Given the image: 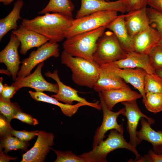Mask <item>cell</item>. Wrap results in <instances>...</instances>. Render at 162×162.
Wrapping results in <instances>:
<instances>
[{
  "mask_svg": "<svg viewBox=\"0 0 162 162\" xmlns=\"http://www.w3.org/2000/svg\"><path fill=\"white\" fill-rule=\"evenodd\" d=\"M119 148L127 149L133 153L136 157L135 162L141 157L136 148L125 140L123 133L114 129L110 130V133L105 140L93 148L91 151L84 153L80 156L85 160L86 162H106L108 154Z\"/></svg>",
  "mask_w": 162,
  "mask_h": 162,
  "instance_id": "277c9868",
  "label": "cell"
},
{
  "mask_svg": "<svg viewBox=\"0 0 162 162\" xmlns=\"http://www.w3.org/2000/svg\"><path fill=\"white\" fill-rule=\"evenodd\" d=\"M133 38L134 51L147 54L158 44L161 38L158 31L151 26Z\"/></svg>",
  "mask_w": 162,
  "mask_h": 162,
  "instance_id": "e0dca14e",
  "label": "cell"
},
{
  "mask_svg": "<svg viewBox=\"0 0 162 162\" xmlns=\"http://www.w3.org/2000/svg\"><path fill=\"white\" fill-rule=\"evenodd\" d=\"M74 19L58 13H46L29 20L22 19L21 24L26 28L43 36L51 43L65 38L66 32Z\"/></svg>",
  "mask_w": 162,
  "mask_h": 162,
  "instance_id": "6da1fadb",
  "label": "cell"
},
{
  "mask_svg": "<svg viewBox=\"0 0 162 162\" xmlns=\"http://www.w3.org/2000/svg\"><path fill=\"white\" fill-rule=\"evenodd\" d=\"M125 4L127 12L146 7L148 0H122Z\"/></svg>",
  "mask_w": 162,
  "mask_h": 162,
  "instance_id": "836d02e7",
  "label": "cell"
},
{
  "mask_svg": "<svg viewBox=\"0 0 162 162\" xmlns=\"http://www.w3.org/2000/svg\"><path fill=\"white\" fill-rule=\"evenodd\" d=\"M98 94L103 112V120L101 125L97 128L93 136V148L104 140L105 137V134L109 130L114 129L121 133L123 134L124 132L123 125L118 123L117 118L123 112L124 107L117 112H112L106 107L100 92H98Z\"/></svg>",
  "mask_w": 162,
  "mask_h": 162,
  "instance_id": "30bf717a",
  "label": "cell"
},
{
  "mask_svg": "<svg viewBox=\"0 0 162 162\" xmlns=\"http://www.w3.org/2000/svg\"><path fill=\"white\" fill-rule=\"evenodd\" d=\"M1 149L0 148V162H8L11 160H15L17 159V158H13L12 157L7 155L6 154H4V152L2 151V149Z\"/></svg>",
  "mask_w": 162,
  "mask_h": 162,
  "instance_id": "60d3db41",
  "label": "cell"
},
{
  "mask_svg": "<svg viewBox=\"0 0 162 162\" xmlns=\"http://www.w3.org/2000/svg\"><path fill=\"white\" fill-rule=\"evenodd\" d=\"M100 92L107 108L112 110L113 107L119 102L136 100L142 97L137 92L130 88L112 89Z\"/></svg>",
  "mask_w": 162,
  "mask_h": 162,
  "instance_id": "44dd1931",
  "label": "cell"
},
{
  "mask_svg": "<svg viewBox=\"0 0 162 162\" xmlns=\"http://www.w3.org/2000/svg\"><path fill=\"white\" fill-rule=\"evenodd\" d=\"M144 90L146 93L152 92L162 94V78L155 73L147 74L145 79Z\"/></svg>",
  "mask_w": 162,
  "mask_h": 162,
  "instance_id": "83f0119b",
  "label": "cell"
},
{
  "mask_svg": "<svg viewBox=\"0 0 162 162\" xmlns=\"http://www.w3.org/2000/svg\"><path fill=\"white\" fill-rule=\"evenodd\" d=\"M141 128L136 134L140 144L143 140L151 143L155 153H162V131H155L151 127L153 124L144 117L140 119Z\"/></svg>",
  "mask_w": 162,
  "mask_h": 162,
  "instance_id": "603a6c76",
  "label": "cell"
},
{
  "mask_svg": "<svg viewBox=\"0 0 162 162\" xmlns=\"http://www.w3.org/2000/svg\"><path fill=\"white\" fill-rule=\"evenodd\" d=\"M61 60L71 71L72 79L76 84L93 88L99 77L98 64L94 62L73 56L64 50L62 52Z\"/></svg>",
  "mask_w": 162,
  "mask_h": 162,
  "instance_id": "7a4b0ae2",
  "label": "cell"
},
{
  "mask_svg": "<svg viewBox=\"0 0 162 162\" xmlns=\"http://www.w3.org/2000/svg\"><path fill=\"white\" fill-rule=\"evenodd\" d=\"M127 54L113 32L108 31H105L97 41L93 61L100 65L123 59Z\"/></svg>",
  "mask_w": 162,
  "mask_h": 162,
  "instance_id": "5b68a950",
  "label": "cell"
},
{
  "mask_svg": "<svg viewBox=\"0 0 162 162\" xmlns=\"http://www.w3.org/2000/svg\"><path fill=\"white\" fill-rule=\"evenodd\" d=\"M150 25L155 28L162 38V13L150 7L147 8Z\"/></svg>",
  "mask_w": 162,
  "mask_h": 162,
  "instance_id": "4dcf8cb0",
  "label": "cell"
},
{
  "mask_svg": "<svg viewBox=\"0 0 162 162\" xmlns=\"http://www.w3.org/2000/svg\"><path fill=\"white\" fill-rule=\"evenodd\" d=\"M34 146L23 154L21 162H43L54 144L55 136L52 133L39 131Z\"/></svg>",
  "mask_w": 162,
  "mask_h": 162,
  "instance_id": "4fadbf2b",
  "label": "cell"
},
{
  "mask_svg": "<svg viewBox=\"0 0 162 162\" xmlns=\"http://www.w3.org/2000/svg\"><path fill=\"white\" fill-rule=\"evenodd\" d=\"M106 28L103 26L66 38L63 43L64 50L73 56L94 62L93 55L97 41Z\"/></svg>",
  "mask_w": 162,
  "mask_h": 162,
  "instance_id": "3957f363",
  "label": "cell"
},
{
  "mask_svg": "<svg viewBox=\"0 0 162 162\" xmlns=\"http://www.w3.org/2000/svg\"><path fill=\"white\" fill-rule=\"evenodd\" d=\"M22 111L16 103L6 101L0 99V111L7 119L10 122L19 111Z\"/></svg>",
  "mask_w": 162,
  "mask_h": 162,
  "instance_id": "f546056e",
  "label": "cell"
},
{
  "mask_svg": "<svg viewBox=\"0 0 162 162\" xmlns=\"http://www.w3.org/2000/svg\"><path fill=\"white\" fill-rule=\"evenodd\" d=\"M44 65V62L40 63L33 73L24 77L16 78L11 85L16 86L17 91L22 88L29 87L36 92L48 91L57 93L59 89L58 84L47 82L42 75L41 70Z\"/></svg>",
  "mask_w": 162,
  "mask_h": 162,
  "instance_id": "9c48e42d",
  "label": "cell"
},
{
  "mask_svg": "<svg viewBox=\"0 0 162 162\" xmlns=\"http://www.w3.org/2000/svg\"><path fill=\"white\" fill-rule=\"evenodd\" d=\"M59 45L57 43L48 41L32 51L28 57L21 62L22 65L17 78L24 77L30 74L36 65L51 57H58L60 55Z\"/></svg>",
  "mask_w": 162,
  "mask_h": 162,
  "instance_id": "52a82bcc",
  "label": "cell"
},
{
  "mask_svg": "<svg viewBox=\"0 0 162 162\" xmlns=\"http://www.w3.org/2000/svg\"><path fill=\"white\" fill-rule=\"evenodd\" d=\"M14 0H0V2L5 5H8L11 3Z\"/></svg>",
  "mask_w": 162,
  "mask_h": 162,
  "instance_id": "b9f144b4",
  "label": "cell"
},
{
  "mask_svg": "<svg viewBox=\"0 0 162 162\" xmlns=\"http://www.w3.org/2000/svg\"><path fill=\"white\" fill-rule=\"evenodd\" d=\"M39 132L38 130L27 131L25 130L17 131L12 129L11 130L10 134L15 136L22 141L27 142L37 136Z\"/></svg>",
  "mask_w": 162,
  "mask_h": 162,
  "instance_id": "e575fe53",
  "label": "cell"
},
{
  "mask_svg": "<svg viewBox=\"0 0 162 162\" xmlns=\"http://www.w3.org/2000/svg\"><path fill=\"white\" fill-rule=\"evenodd\" d=\"M9 122L6 118L1 115L0 117V133L2 136H5L10 134L12 129L10 124Z\"/></svg>",
  "mask_w": 162,
  "mask_h": 162,
  "instance_id": "74e56055",
  "label": "cell"
},
{
  "mask_svg": "<svg viewBox=\"0 0 162 162\" xmlns=\"http://www.w3.org/2000/svg\"><path fill=\"white\" fill-rule=\"evenodd\" d=\"M158 45L162 48V38L160 39L158 43Z\"/></svg>",
  "mask_w": 162,
  "mask_h": 162,
  "instance_id": "bcb514c9",
  "label": "cell"
},
{
  "mask_svg": "<svg viewBox=\"0 0 162 162\" xmlns=\"http://www.w3.org/2000/svg\"><path fill=\"white\" fill-rule=\"evenodd\" d=\"M118 12L114 10L100 11L74 19L66 32L65 38L101 27H106L118 16Z\"/></svg>",
  "mask_w": 162,
  "mask_h": 162,
  "instance_id": "8992f818",
  "label": "cell"
},
{
  "mask_svg": "<svg viewBox=\"0 0 162 162\" xmlns=\"http://www.w3.org/2000/svg\"><path fill=\"white\" fill-rule=\"evenodd\" d=\"M17 91L16 86L12 85L10 86L4 84L3 88L0 93V99L6 101L10 102V99Z\"/></svg>",
  "mask_w": 162,
  "mask_h": 162,
  "instance_id": "d590c367",
  "label": "cell"
},
{
  "mask_svg": "<svg viewBox=\"0 0 162 162\" xmlns=\"http://www.w3.org/2000/svg\"><path fill=\"white\" fill-rule=\"evenodd\" d=\"M155 73L162 78V68L155 70Z\"/></svg>",
  "mask_w": 162,
  "mask_h": 162,
  "instance_id": "7bdbcfd3",
  "label": "cell"
},
{
  "mask_svg": "<svg viewBox=\"0 0 162 162\" xmlns=\"http://www.w3.org/2000/svg\"><path fill=\"white\" fill-rule=\"evenodd\" d=\"M44 75L46 77L55 80L58 84L59 89L58 93L51 96L58 100L70 105H72L73 101H76L84 103L86 106L93 107L99 110H101L99 101L94 103L88 101L85 98L79 96L76 90L70 86L66 85L61 82L58 76L57 70H55L52 73L48 71L45 72Z\"/></svg>",
  "mask_w": 162,
  "mask_h": 162,
  "instance_id": "7c38bea8",
  "label": "cell"
},
{
  "mask_svg": "<svg viewBox=\"0 0 162 162\" xmlns=\"http://www.w3.org/2000/svg\"><path fill=\"white\" fill-rule=\"evenodd\" d=\"M114 10L122 13L127 12L126 7L122 0L113 2L105 0H81V5L77 11L76 18L96 12Z\"/></svg>",
  "mask_w": 162,
  "mask_h": 162,
  "instance_id": "9a60e30c",
  "label": "cell"
},
{
  "mask_svg": "<svg viewBox=\"0 0 162 162\" xmlns=\"http://www.w3.org/2000/svg\"><path fill=\"white\" fill-rule=\"evenodd\" d=\"M13 118L18 119L22 122L29 125H35L38 124V122L36 119L22 111L18 112L14 116Z\"/></svg>",
  "mask_w": 162,
  "mask_h": 162,
  "instance_id": "8d00e7d4",
  "label": "cell"
},
{
  "mask_svg": "<svg viewBox=\"0 0 162 162\" xmlns=\"http://www.w3.org/2000/svg\"><path fill=\"white\" fill-rule=\"evenodd\" d=\"M111 62L121 68H139L148 74L155 73L150 64L148 55L134 51L127 53L126 57L123 59Z\"/></svg>",
  "mask_w": 162,
  "mask_h": 162,
  "instance_id": "ffe728a7",
  "label": "cell"
},
{
  "mask_svg": "<svg viewBox=\"0 0 162 162\" xmlns=\"http://www.w3.org/2000/svg\"><path fill=\"white\" fill-rule=\"evenodd\" d=\"M99 65L120 77L126 83H130L137 89L142 95L143 103H145L146 93L144 90V82L147 73L144 70L139 68H121L112 62Z\"/></svg>",
  "mask_w": 162,
  "mask_h": 162,
  "instance_id": "ba28073f",
  "label": "cell"
},
{
  "mask_svg": "<svg viewBox=\"0 0 162 162\" xmlns=\"http://www.w3.org/2000/svg\"><path fill=\"white\" fill-rule=\"evenodd\" d=\"M124 106L125 110L122 115L127 119V128L129 135V143L136 148L140 144L137 137L136 130L138 123L142 117H144L153 124L155 120L144 114L138 106L136 100H134L121 102Z\"/></svg>",
  "mask_w": 162,
  "mask_h": 162,
  "instance_id": "8fae6325",
  "label": "cell"
},
{
  "mask_svg": "<svg viewBox=\"0 0 162 162\" xmlns=\"http://www.w3.org/2000/svg\"><path fill=\"white\" fill-rule=\"evenodd\" d=\"M124 22L130 35L133 37L150 26L147 8L128 12L124 14Z\"/></svg>",
  "mask_w": 162,
  "mask_h": 162,
  "instance_id": "ac0fdd59",
  "label": "cell"
},
{
  "mask_svg": "<svg viewBox=\"0 0 162 162\" xmlns=\"http://www.w3.org/2000/svg\"><path fill=\"white\" fill-rule=\"evenodd\" d=\"M150 62L155 70L162 68V48L158 44L148 54Z\"/></svg>",
  "mask_w": 162,
  "mask_h": 162,
  "instance_id": "d6a6232c",
  "label": "cell"
},
{
  "mask_svg": "<svg viewBox=\"0 0 162 162\" xmlns=\"http://www.w3.org/2000/svg\"><path fill=\"white\" fill-rule=\"evenodd\" d=\"M146 97L144 104L148 111L154 113L162 111V94L148 92L146 93Z\"/></svg>",
  "mask_w": 162,
  "mask_h": 162,
  "instance_id": "f1b7e54d",
  "label": "cell"
},
{
  "mask_svg": "<svg viewBox=\"0 0 162 162\" xmlns=\"http://www.w3.org/2000/svg\"><path fill=\"white\" fill-rule=\"evenodd\" d=\"M22 0H17L14 4L12 10L5 17L0 20V40L10 31L18 27L17 21L21 18L20 13L24 5Z\"/></svg>",
  "mask_w": 162,
  "mask_h": 162,
  "instance_id": "cb8c5ba5",
  "label": "cell"
},
{
  "mask_svg": "<svg viewBox=\"0 0 162 162\" xmlns=\"http://www.w3.org/2000/svg\"><path fill=\"white\" fill-rule=\"evenodd\" d=\"M99 73L98 79L93 88L96 92L130 88L122 78L100 66Z\"/></svg>",
  "mask_w": 162,
  "mask_h": 162,
  "instance_id": "d6986e66",
  "label": "cell"
},
{
  "mask_svg": "<svg viewBox=\"0 0 162 162\" xmlns=\"http://www.w3.org/2000/svg\"><path fill=\"white\" fill-rule=\"evenodd\" d=\"M124 14L118 15L106 26L112 32L123 49L127 53L134 51L133 37L129 34L124 22Z\"/></svg>",
  "mask_w": 162,
  "mask_h": 162,
  "instance_id": "7402d4cb",
  "label": "cell"
},
{
  "mask_svg": "<svg viewBox=\"0 0 162 162\" xmlns=\"http://www.w3.org/2000/svg\"><path fill=\"white\" fill-rule=\"evenodd\" d=\"M148 5L162 13V0H148Z\"/></svg>",
  "mask_w": 162,
  "mask_h": 162,
  "instance_id": "f35d334b",
  "label": "cell"
},
{
  "mask_svg": "<svg viewBox=\"0 0 162 162\" xmlns=\"http://www.w3.org/2000/svg\"><path fill=\"white\" fill-rule=\"evenodd\" d=\"M106 0V1H109V0Z\"/></svg>",
  "mask_w": 162,
  "mask_h": 162,
  "instance_id": "7dc6e473",
  "label": "cell"
},
{
  "mask_svg": "<svg viewBox=\"0 0 162 162\" xmlns=\"http://www.w3.org/2000/svg\"><path fill=\"white\" fill-rule=\"evenodd\" d=\"M52 149L57 155L55 162H86L85 160L80 155L77 156L71 151L62 152Z\"/></svg>",
  "mask_w": 162,
  "mask_h": 162,
  "instance_id": "1f68e13d",
  "label": "cell"
},
{
  "mask_svg": "<svg viewBox=\"0 0 162 162\" xmlns=\"http://www.w3.org/2000/svg\"><path fill=\"white\" fill-rule=\"evenodd\" d=\"M28 93L31 97L36 101L46 102L58 106L60 108L62 113L69 117H71L75 114L80 107L86 106V104L80 102L74 105L62 104L53 97H50L43 92L29 91Z\"/></svg>",
  "mask_w": 162,
  "mask_h": 162,
  "instance_id": "d4e9b609",
  "label": "cell"
},
{
  "mask_svg": "<svg viewBox=\"0 0 162 162\" xmlns=\"http://www.w3.org/2000/svg\"><path fill=\"white\" fill-rule=\"evenodd\" d=\"M20 46V40L12 33L8 43L0 52V62L5 65L14 81L17 78V73L20 69V65L21 63L18 51Z\"/></svg>",
  "mask_w": 162,
  "mask_h": 162,
  "instance_id": "5bb4252c",
  "label": "cell"
},
{
  "mask_svg": "<svg viewBox=\"0 0 162 162\" xmlns=\"http://www.w3.org/2000/svg\"><path fill=\"white\" fill-rule=\"evenodd\" d=\"M28 145L27 142L22 141L17 137L9 134L4 136L0 144V148H4L6 154L12 150L21 149L26 150Z\"/></svg>",
  "mask_w": 162,
  "mask_h": 162,
  "instance_id": "4316f807",
  "label": "cell"
},
{
  "mask_svg": "<svg viewBox=\"0 0 162 162\" xmlns=\"http://www.w3.org/2000/svg\"><path fill=\"white\" fill-rule=\"evenodd\" d=\"M3 78L2 77L0 78V93L2 91L4 87V85L3 84Z\"/></svg>",
  "mask_w": 162,
  "mask_h": 162,
  "instance_id": "f6af8a7d",
  "label": "cell"
},
{
  "mask_svg": "<svg viewBox=\"0 0 162 162\" xmlns=\"http://www.w3.org/2000/svg\"><path fill=\"white\" fill-rule=\"evenodd\" d=\"M148 154L151 158L152 162H162V153L157 154L152 149L149 150Z\"/></svg>",
  "mask_w": 162,
  "mask_h": 162,
  "instance_id": "ab89813d",
  "label": "cell"
},
{
  "mask_svg": "<svg viewBox=\"0 0 162 162\" xmlns=\"http://www.w3.org/2000/svg\"><path fill=\"white\" fill-rule=\"evenodd\" d=\"M12 33L17 38L20 42V52L25 55L31 48L39 47L48 42V40L38 33L20 25L17 29Z\"/></svg>",
  "mask_w": 162,
  "mask_h": 162,
  "instance_id": "2e32d148",
  "label": "cell"
},
{
  "mask_svg": "<svg viewBox=\"0 0 162 162\" xmlns=\"http://www.w3.org/2000/svg\"><path fill=\"white\" fill-rule=\"evenodd\" d=\"M74 8L75 6L70 0H49L46 6L38 14L55 13L73 17Z\"/></svg>",
  "mask_w": 162,
  "mask_h": 162,
  "instance_id": "484cf974",
  "label": "cell"
},
{
  "mask_svg": "<svg viewBox=\"0 0 162 162\" xmlns=\"http://www.w3.org/2000/svg\"><path fill=\"white\" fill-rule=\"evenodd\" d=\"M0 73L4 74L8 76H11L10 73L7 70L4 69H0Z\"/></svg>",
  "mask_w": 162,
  "mask_h": 162,
  "instance_id": "ee69618b",
  "label": "cell"
}]
</instances>
